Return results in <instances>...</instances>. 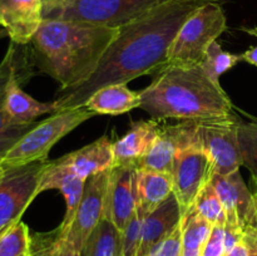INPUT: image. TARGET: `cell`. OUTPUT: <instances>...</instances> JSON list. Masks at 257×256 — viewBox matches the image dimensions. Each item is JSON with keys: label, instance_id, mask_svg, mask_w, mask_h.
I'll return each instance as SVG.
<instances>
[{"label": "cell", "instance_id": "cell-32", "mask_svg": "<svg viewBox=\"0 0 257 256\" xmlns=\"http://www.w3.org/2000/svg\"><path fill=\"white\" fill-rule=\"evenodd\" d=\"M227 247H226V233L225 227L221 226H212L210 236L206 240L202 247L201 256H226Z\"/></svg>", "mask_w": 257, "mask_h": 256}, {"label": "cell", "instance_id": "cell-5", "mask_svg": "<svg viewBox=\"0 0 257 256\" xmlns=\"http://www.w3.org/2000/svg\"><path fill=\"white\" fill-rule=\"evenodd\" d=\"M227 28L221 3L207 2L181 27L168 50L166 67H196L206 52Z\"/></svg>", "mask_w": 257, "mask_h": 256}, {"label": "cell", "instance_id": "cell-38", "mask_svg": "<svg viewBox=\"0 0 257 256\" xmlns=\"http://www.w3.org/2000/svg\"><path fill=\"white\" fill-rule=\"evenodd\" d=\"M0 33H2V32H0Z\"/></svg>", "mask_w": 257, "mask_h": 256}, {"label": "cell", "instance_id": "cell-20", "mask_svg": "<svg viewBox=\"0 0 257 256\" xmlns=\"http://www.w3.org/2000/svg\"><path fill=\"white\" fill-rule=\"evenodd\" d=\"M85 182L87 181L73 175V173L58 170L52 165L50 161H48L47 167L40 177L38 192L42 193L48 190H58L62 192L65 200V215L60 223L62 227L69 225L74 218L78 206L83 197Z\"/></svg>", "mask_w": 257, "mask_h": 256}, {"label": "cell", "instance_id": "cell-4", "mask_svg": "<svg viewBox=\"0 0 257 256\" xmlns=\"http://www.w3.org/2000/svg\"><path fill=\"white\" fill-rule=\"evenodd\" d=\"M94 115V112L85 107L68 108L53 113L49 118L33 125L14 145L0 153V165L5 170H10L45 162L58 141Z\"/></svg>", "mask_w": 257, "mask_h": 256}, {"label": "cell", "instance_id": "cell-14", "mask_svg": "<svg viewBox=\"0 0 257 256\" xmlns=\"http://www.w3.org/2000/svg\"><path fill=\"white\" fill-rule=\"evenodd\" d=\"M50 162L58 170L73 173L87 181L90 176L112 167L114 162L113 142L104 136L85 147Z\"/></svg>", "mask_w": 257, "mask_h": 256}, {"label": "cell", "instance_id": "cell-10", "mask_svg": "<svg viewBox=\"0 0 257 256\" xmlns=\"http://www.w3.org/2000/svg\"><path fill=\"white\" fill-rule=\"evenodd\" d=\"M211 183L217 191L226 212L225 228L236 233H257L255 200L240 171L230 175L213 173Z\"/></svg>", "mask_w": 257, "mask_h": 256}, {"label": "cell", "instance_id": "cell-34", "mask_svg": "<svg viewBox=\"0 0 257 256\" xmlns=\"http://www.w3.org/2000/svg\"><path fill=\"white\" fill-rule=\"evenodd\" d=\"M64 0H43V18H47L52 14L54 10H57Z\"/></svg>", "mask_w": 257, "mask_h": 256}, {"label": "cell", "instance_id": "cell-2", "mask_svg": "<svg viewBox=\"0 0 257 256\" xmlns=\"http://www.w3.org/2000/svg\"><path fill=\"white\" fill-rule=\"evenodd\" d=\"M118 33L88 23L43 19L29 43V55L40 72L58 82L59 90H67L92 77Z\"/></svg>", "mask_w": 257, "mask_h": 256}, {"label": "cell", "instance_id": "cell-19", "mask_svg": "<svg viewBox=\"0 0 257 256\" xmlns=\"http://www.w3.org/2000/svg\"><path fill=\"white\" fill-rule=\"evenodd\" d=\"M23 78H25L24 75L18 74L10 82L7 93L5 109L13 124L19 127H30L34 125V120L40 115L53 114L57 112V107L54 102H39L25 93L20 87Z\"/></svg>", "mask_w": 257, "mask_h": 256}, {"label": "cell", "instance_id": "cell-36", "mask_svg": "<svg viewBox=\"0 0 257 256\" xmlns=\"http://www.w3.org/2000/svg\"><path fill=\"white\" fill-rule=\"evenodd\" d=\"M5 175H7V170H5V168L0 165V183H2V181L4 180Z\"/></svg>", "mask_w": 257, "mask_h": 256}, {"label": "cell", "instance_id": "cell-12", "mask_svg": "<svg viewBox=\"0 0 257 256\" xmlns=\"http://www.w3.org/2000/svg\"><path fill=\"white\" fill-rule=\"evenodd\" d=\"M136 167L112 166L105 193L104 217L123 231L137 211L136 202Z\"/></svg>", "mask_w": 257, "mask_h": 256}, {"label": "cell", "instance_id": "cell-23", "mask_svg": "<svg viewBox=\"0 0 257 256\" xmlns=\"http://www.w3.org/2000/svg\"><path fill=\"white\" fill-rule=\"evenodd\" d=\"M80 256H122V231L103 216L88 236Z\"/></svg>", "mask_w": 257, "mask_h": 256}, {"label": "cell", "instance_id": "cell-21", "mask_svg": "<svg viewBox=\"0 0 257 256\" xmlns=\"http://www.w3.org/2000/svg\"><path fill=\"white\" fill-rule=\"evenodd\" d=\"M135 185L137 211L143 217L162 205L173 193V178L167 172L136 170Z\"/></svg>", "mask_w": 257, "mask_h": 256}, {"label": "cell", "instance_id": "cell-11", "mask_svg": "<svg viewBox=\"0 0 257 256\" xmlns=\"http://www.w3.org/2000/svg\"><path fill=\"white\" fill-rule=\"evenodd\" d=\"M109 170L98 172L88 178L74 218L65 227L59 225L63 237L79 252L93 228L104 216Z\"/></svg>", "mask_w": 257, "mask_h": 256}, {"label": "cell", "instance_id": "cell-24", "mask_svg": "<svg viewBox=\"0 0 257 256\" xmlns=\"http://www.w3.org/2000/svg\"><path fill=\"white\" fill-rule=\"evenodd\" d=\"M211 230L212 225L207 222L192 206L182 217V253L201 255Z\"/></svg>", "mask_w": 257, "mask_h": 256}, {"label": "cell", "instance_id": "cell-26", "mask_svg": "<svg viewBox=\"0 0 257 256\" xmlns=\"http://www.w3.org/2000/svg\"><path fill=\"white\" fill-rule=\"evenodd\" d=\"M192 206L212 226H221V227L226 226L227 220H226L225 208L211 181L206 183L202 190L198 192Z\"/></svg>", "mask_w": 257, "mask_h": 256}, {"label": "cell", "instance_id": "cell-33", "mask_svg": "<svg viewBox=\"0 0 257 256\" xmlns=\"http://www.w3.org/2000/svg\"><path fill=\"white\" fill-rule=\"evenodd\" d=\"M243 33H247V34L252 35V37L257 38V27H252V28H247V27H242L240 28ZM241 59L243 62L248 63V64H252L257 67V45L255 47H251L250 49L246 50L245 53L241 54Z\"/></svg>", "mask_w": 257, "mask_h": 256}, {"label": "cell", "instance_id": "cell-16", "mask_svg": "<svg viewBox=\"0 0 257 256\" xmlns=\"http://www.w3.org/2000/svg\"><path fill=\"white\" fill-rule=\"evenodd\" d=\"M160 120L133 122L131 130L113 143V166H133L147 155L160 132Z\"/></svg>", "mask_w": 257, "mask_h": 256}, {"label": "cell", "instance_id": "cell-17", "mask_svg": "<svg viewBox=\"0 0 257 256\" xmlns=\"http://www.w3.org/2000/svg\"><path fill=\"white\" fill-rule=\"evenodd\" d=\"M182 221L180 205L175 193L170 196L162 205L146 215L142 223V237L137 256H143L160 241L167 237L176 230Z\"/></svg>", "mask_w": 257, "mask_h": 256}, {"label": "cell", "instance_id": "cell-37", "mask_svg": "<svg viewBox=\"0 0 257 256\" xmlns=\"http://www.w3.org/2000/svg\"><path fill=\"white\" fill-rule=\"evenodd\" d=\"M210 2H217V3H221V4H222V3L225 2V0H210Z\"/></svg>", "mask_w": 257, "mask_h": 256}, {"label": "cell", "instance_id": "cell-9", "mask_svg": "<svg viewBox=\"0 0 257 256\" xmlns=\"http://www.w3.org/2000/svg\"><path fill=\"white\" fill-rule=\"evenodd\" d=\"M238 118L225 120L193 122L195 137L212 162L213 173L230 175L243 166L240 141Z\"/></svg>", "mask_w": 257, "mask_h": 256}, {"label": "cell", "instance_id": "cell-31", "mask_svg": "<svg viewBox=\"0 0 257 256\" xmlns=\"http://www.w3.org/2000/svg\"><path fill=\"white\" fill-rule=\"evenodd\" d=\"M182 221L176 227L175 231L170 233L167 237L156 243L146 255L143 256H182Z\"/></svg>", "mask_w": 257, "mask_h": 256}, {"label": "cell", "instance_id": "cell-18", "mask_svg": "<svg viewBox=\"0 0 257 256\" xmlns=\"http://www.w3.org/2000/svg\"><path fill=\"white\" fill-rule=\"evenodd\" d=\"M186 135V120L175 125H161L156 141L136 170H150L172 175L176 153Z\"/></svg>", "mask_w": 257, "mask_h": 256}, {"label": "cell", "instance_id": "cell-27", "mask_svg": "<svg viewBox=\"0 0 257 256\" xmlns=\"http://www.w3.org/2000/svg\"><path fill=\"white\" fill-rule=\"evenodd\" d=\"M238 62H242L241 54L226 52L217 42H213L206 52L205 58L200 65L213 83L220 84L221 75L235 67Z\"/></svg>", "mask_w": 257, "mask_h": 256}, {"label": "cell", "instance_id": "cell-15", "mask_svg": "<svg viewBox=\"0 0 257 256\" xmlns=\"http://www.w3.org/2000/svg\"><path fill=\"white\" fill-rule=\"evenodd\" d=\"M15 43H12L5 53L4 58L0 62V153L14 145L30 127H19L13 124L8 117L5 103H7V93L10 82L18 74L24 75L25 70V57L20 54L19 49L15 47Z\"/></svg>", "mask_w": 257, "mask_h": 256}, {"label": "cell", "instance_id": "cell-13", "mask_svg": "<svg viewBox=\"0 0 257 256\" xmlns=\"http://www.w3.org/2000/svg\"><path fill=\"white\" fill-rule=\"evenodd\" d=\"M43 19V0H0V28L17 45L29 44Z\"/></svg>", "mask_w": 257, "mask_h": 256}, {"label": "cell", "instance_id": "cell-3", "mask_svg": "<svg viewBox=\"0 0 257 256\" xmlns=\"http://www.w3.org/2000/svg\"><path fill=\"white\" fill-rule=\"evenodd\" d=\"M141 108L153 119L207 122L237 118L230 97L196 67H166L141 90Z\"/></svg>", "mask_w": 257, "mask_h": 256}, {"label": "cell", "instance_id": "cell-29", "mask_svg": "<svg viewBox=\"0 0 257 256\" xmlns=\"http://www.w3.org/2000/svg\"><path fill=\"white\" fill-rule=\"evenodd\" d=\"M29 243V228L20 221L0 237V256H27Z\"/></svg>", "mask_w": 257, "mask_h": 256}, {"label": "cell", "instance_id": "cell-30", "mask_svg": "<svg viewBox=\"0 0 257 256\" xmlns=\"http://www.w3.org/2000/svg\"><path fill=\"white\" fill-rule=\"evenodd\" d=\"M142 223L143 216L136 211L122 231V256H137L142 237Z\"/></svg>", "mask_w": 257, "mask_h": 256}, {"label": "cell", "instance_id": "cell-1", "mask_svg": "<svg viewBox=\"0 0 257 256\" xmlns=\"http://www.w3.org/2000/svg\"><path fill=\"white\" fill-rule=\"evenodd\" d=\"M210 0H167L119 28L118 37L103 55L92 77L78 87L58 90V110L83 107L88 98L100 88L128 84L146 74L165 69L168 50L183 23Z\"/></svg>", "mask_w": 257, "mask_h": 256}, {"label": "cell", "instance_id": "cell-8", "mask_svg": "<svg viewBox=\"0 0 257 256\" xmlns=\"http://www.w3.org/2000/svg\"><path fill=\"white\" fill-rule=\"evenodd\" d=\"M48 161L7 170L0 183V237L22 221L23 213L39 195L40 177Z\"/></svg>", "mask_w": 257, "mask_h": 256}, {"label": "cell", "instance_id": "cell-22", "mask_svg": "<svg viewBox=\"0 0 257 256\" xmlns=\"http://www.w3.org/2000/svg\"><path fill=\"white\" fill-rule=\"evenodd\" d=\"M141 103L140 92H133L127 84H112L95 90L83 107L95 114L118 115L141 108Z\"/></svg>", "mask_w": 257, "mask_h": 256}, {"label": "cell", "instance_id": "cell-35", "mask_svg": "<svg viewBox=\"0 0 257 256\" xmlns=\"http://www.w3.org/2000/svg\"><path fill=\"white\" fill-rule=\"evenodd\" d=\"M251 191H252L253 200H255L256 217H257V177H255V176H252V178H251Z\"/></svg>", "mask_w": 257, "mask_h": 256}, {"label": "cell", "instance_id": "cell-6", "mask_svg": "<svg viewBox=\"0 0 257 256\" xmlns=\"http://www.w3.org/2000/svg\"><path fill=\"white\" fill-rule=\"evenodd\" d=\"M165 2L167 0H64L44 19L72 20L119 29Z\"/></svg>", "mask_w": 257, "mask_h": 256}, {"label": "cell", "instance_id": "cell-28", "mask_svg": "<svg viewBox=\"0 0 257 256\" xmlns=\"http://www.w3.org/2000/svg\"><path fill=\"white\" fill-rule=\"evenodd\" d=\"M238 141L243 166L257 177V118H252L248 122L238 120Z\"/></svg>", "mask_w": 257, "mask_h": 256}, {"label": "cell", "instance_id": "cell-25", "mask_svg": "<svg viewBox=\"0 0 257 256\" xmlns=\"http://www.w3.org/2000/svg\"><path fill=\"white\" fill-rule=\"evenodd\" d=\"M27 256H80V252L63 237L58 226L49 232L30 235Z\"/></svg>", "mask_w": 257, "mask_h": 256}, {"label": "cell", "instance_id": "cell-7", "mask_svg": "<svg viewBox=\"0 0 257 256\" xmlns=\"http://www.w3.org/2000/svg\"><path fill=\"white\" fill-rule=\"evenodd\" d=\"M212 176V162L196 140L193 122L186 120V135L176 153L172 168L173 193L182 217L192 207L198 192L210 182Z\"/></svg>", "mask_w": 257, "mask_h": 256}]
</instances>
